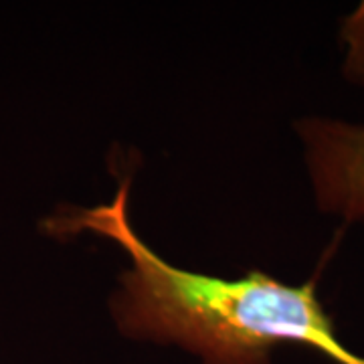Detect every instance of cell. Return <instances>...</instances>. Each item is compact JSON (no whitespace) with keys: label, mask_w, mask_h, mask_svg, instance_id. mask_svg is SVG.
Instances as JSON below:
<instances>
[{"label":"cell","mask_w":364,"mask_h":364,"mask_svg":"<svg viewBox=\"0 0 364 364\" xmlns=\"http://www.w3.org/2000/svg\"><path fill=\"white\" fill-rule=\"evenodd\" d=\"M320 210L364 223V126L330 117L296 122Z\"/></svg>","instance_id":"obj_2"},{"label":"cell","mask_w":364,"mask_h":364,"mask_svg":"<svg viewBox=\"0 0 364 364\" xmlns=\"http://www.w3.org/2000/svg\"><path fill=\"white\" fill-rule=\"evenodd\" d=\"M128 195L124 178L109 203L65 208L43 221L51 237L91 231L128 255L109 298L119 334L178 346L203 364H272L284 344L308 346L336 364H364L338 338L316 282L291 286L263 272L225 279L176 267L136 233Z\"/></svg>","instance_id":"obj_1"}]
</instances>
